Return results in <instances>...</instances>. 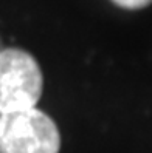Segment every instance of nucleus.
Wrapping results in <instances>:
<instances>
[{"label":"nucleus","instance_id":"obj_1","mask_svg":"<svg viewBox=\"0 0 152 153\" xmlns=\"http://www.w3.org/2000/svg\"><path fill=\"white\" fill-rule=\"evenodd\" d=\"M61 134L36 107L0 114V153H59Z\"/></svg>","mask_w":152,"mask_h":153},{"label":"nucleus","instance_id":"obj_2","mask_svg":"<svg viewBox=\"0 0 152 153\" xmlns=\"http://www.w3.org/2000/svg\"><path fill=\"white\" fill-rule=\"evenodd\" d=\"M43 88L36 59L19 48L0 51V114L36 107Z\"/></svg>","mask_w":152,"mask_h":153},{"label":"nucleus","instance_id":"obj_3","mask_svg":"<svg viewBox=\"0 0 152 153\" xmlns=\"http://www.w3.org/2000/svg\"><path fill=\"white\" fill-rule=\"evenodd\" d=\"M112 2L126 10H140V8L151 5L152 0H112Z\"/></svg>","mask_w":152,"mask_h":153},{"label":"nucleus","instance_id":"obj_4","mask_svg":"<svg viewBox=\"0 0 152 153\" xmlns=\"http://www.w3.org/2000/svg\"><path fill=\"white\" fill-rule=\"evenodd\" d=\"M3 48H2V40H0V51H2Z\"/></svg>","mask_w":152,"mask_h":153}]
</instances>
